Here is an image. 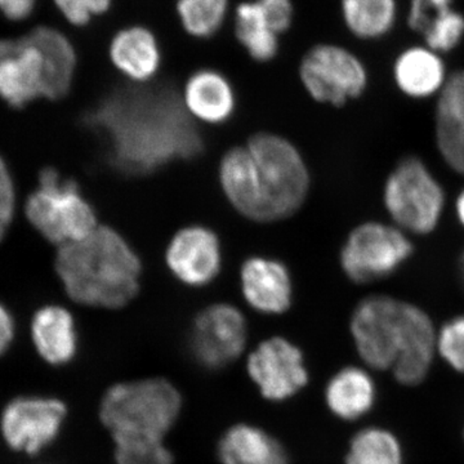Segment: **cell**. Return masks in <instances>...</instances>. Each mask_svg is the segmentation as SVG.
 I'll list each match as a JSON object with an SVG mask.
<instances>
[{"label": "cell", "mask_w": 464, "mask_h": 464, "mask_svg": "<svg viewBox=\"0 0 464 464\" xmlns=\"http://www.w3.org/2000/svg\"><path fill=\"white\" fill-rule=\"evenodd\" d=\"M84 124L102 137L110 164L125 174L151 173L203 149L199 130L168 87L111 92L85 114Z\"/></svg>", "instance_id": "6da1fadb"}, {"label": "cell", "mask_w": 464, "mask_h": 464, "mask_svg": "<svg viewBox=\"0 0 464 464\" xmlns=\"http://www.w3.org/2000/svg\"><path fill=\"white\" fill-rule=\"evenodd\" d=\"M436 332L426 308L390 293L364 295L350 316L351 338L362 362L392 372L406 386L420 383L431 371Z\"/></svg>", "instance_id": "7a4b0ae2"}, {"label": "cell", "mask_w": 464, "mask_h": 464, "mask_svg": "<svg viewBox=\"0 0 464 464\" xmlns=\"http://www.w3.org/2000/svg\"><path fill=\"white\" fill-rule=\"evenodd\" d=\"M54 268L66 295L88 307L121 308L140 290L141 262L121 235L97 226L83 239L58 246Z\"/></svg>", "instance_id": "3957f363"}, {"label": "cell", "mask_w": 464, "mask_h": 464, "mask_svg": "<svg viewBox=\"0 0 464 464\" xmlns=\"http://www.w3.org/2000/svg\"><path fill=\"white\" fill-rule=\"evenodd\" d=\"M76 63L74 45L53 27L0 39V99L16 109L39 99H63L72 90Z\"/></svg>", "instance_id": "277c9868"}, {"label": "cell", "mask_w": 464, "mask_h": 464, "mask_svg": "<svg viewBox=\"0 0 464 464\" xmlns=\"http://www.w3.org/2000/svg\"><path fill=\"white\" fill-rule=\"evenodd\" d=\"M183 396L163 377L118 382L103 392L99 406L101 423L114 436L166 439L179 423Z\"/></svg>", "instance_id": "5b68a950"}, {"label": "cell", "mask_w": 464, "mask_h": 464, "mask_svg": "<svg viewBox=\"0 0 464 464\" xmlns=\"http://www.w3.org/2000/svg\"><path fill=\"white\" fill-rule=\"evenodd\" d=\"M381 203L384 218L415 239L439 230L448 212L449 195L426 159L406 154L384 177Z\"/></svg>", "instance_id": "8992f818"}, {"label": "cell", "mask_w": 464, "mask_h": 464, "mask_svg": "<svg viewBox=\"0 0 464 464\" xmlns=\"http://www.w3.org/2000/svg\"><path fill=\"white\" fill-rule=\"evenodd\" d=\"M246 149L253 159L258 222L293 215L304 204L310 188V174L298 150L270 133L256 134Z\"/></svg>", "instance_id": "52a82bcc"}, {"label": "cell", "mask_w": 464, "mask_h": 464, "mask_svg": "<svg viewBox=\"0 0 464 464\" xmlns=\"http://www.w3.org/2000/svg\"><path fill=\"white\" fill-rule=\"evenodd\" d=\"M415 255V243L389 219H366L342 244V273L356 285H373L399 274Z\"/></svg>", "instance_id": "ba28073f"}, {"label": "cell", "mask_w": 464, "mask_h": 464, "mask_svg": "<svg viewBox=\"0 0 464 464\" xmlns=\"http://www.w3.org/2000/svg\"><path fill=\"white\" fill-rule=\"evenodd\" d=\"M25 216L45 240L57 246L83 239L99 226L78 183L54 168H44L39 174L38 186L26 199Z\"/></svg>", "instance_id": "9c48e42d"}, {"label": "cell", "mask_w": 464, "mask_h": 464, "mask_svg": "<svg viewBox=\"0 0 464 464\" xmlns=\"http://www.w3.org/2000/svg\"><path fill=\"white\" fill-rule=\"evenodd\" d=\"M299 78L316 102L334 108L362 99L371 83L364 61L332 43L314 45L306 52L299 65Z\"/></svg>", "instance_id": "30bf717a"}, {"label": "cell", "mask_w": 464, "mask_h": 464, "mask_svg": "<svg viewBox=\"0 0 464 464\" xmlns=\"http://www.w3.org/2000/svg\"><path fill=\"white\" fill-rule=\"evenodd\" d=\"M67 417L63 400L23 395L9 400L0 414V433L17 453L36 456L56 441Z\"/></svg>", "instance_id": "8fae6325"}, {"label": "cell", "mask_w": 464, "mask_h": 464, "mask_svg": "<svg viewBox=\"0 0 464 464\" xmlns=\"http://www.w3.org/2000/svg\"><path fill=\"white\" fill-rule=\"evenodd\" d=\"M246 369L261 398L274 404L295 399L310 383L304 351L283 337L262 341L249 353Z\"/></svg>", "instance_id": "7c38bea8"}, {"label": "cell", "mask_w": 464, "mask_h": 464, "mask_svg": "<svg viewBox=\"0 0 464 464\" xmlns=\"http://www.w3.org/2000/svg\"><path fill=\"white\" fill-rule=\"evenodd\" d=\"M248 341V325L239 308L227 304L204 308L188 333V351L206 371L217 372L237 362Z\"/></svg>", "instance_id": "4fadbf2b"}, {"label": "cell", "mask_w": 464, "mask_h": 464, "mask_svg": "<svg viewBox=\"0 0 464 464\" xmlns=\"http://www.w3.org/2000/svg\"><path fill=\"white\" fill-rule=\"evenodd\" d=\"M221 259L218 237L203 226L177 232L167 250L168 267L177 279L190 286L212 282L219 273Z\"/></svg>", "instance_id": "5bb4252c"}, {"label": "cell", "mask_w": 464, "mask_h": 464, "mask_svg": "<svg viewBox=\"0 0 464 464\" xmlns=\"http://www.w3.org/2000/svg\"><path fill=\"white\" fill-rule=\"evenodd\" d=\"M393 85L411 101L438 99L447 84L449 72L444 56L426 44L400 51L391 69Z\"/></svg>", "instance_id": "9a60e30c"}, {"label": "cell", "mask_w": 464, "mask_h": 464, "mask_svg": "<svg viewBox=\"0 0 464 464\" xmlns=\"http://www.w3.org/2000/svg\"><path fill=\"white\" fill-rule=\"evenodd\" d=\"M246 302L258 313L280 315L292 304V279L285 266L275 259L253 257L241 267Z\"/></svg>", "instance_id": "2e32d148"}, {"label": "cell", "mask_w": 464, "mask_h": 464, "mask_svg": "<svg viewBox=\"0 0 464 464\" xmlns=\"http://www.w3.org/2000/svg\"><path fill=\"white\" fill-rule=\"evenodd\" d=\"M219 464H290L288 449L264 427L231 424L217 442Z\"/></svg>", "instance_id": "e0dca14e"}, {"label": "cell", "mask_w": 464, "mask_h": 464, "mask_svg": "<svg viewBox=\"0 0 464 464\" xmlns=\"http://www.w3.org/2000/svg\"><path fill=\"white\" fill-rule=\"evenodd\" d=\"M30 334L36 353L52 366H63L78 353V331L74 316L58 304L43 306L34 314Z\"/></svg>", "instance_id": "ac0fdd59"}, {"label": "cell", "mask_w": 464, "mask_h": 464, "mask_svg": "<svg viewBox=\"0 0 464 464\" xmlns=\"http://www.w3.org/2000/svg\"><path fill=\"white\" fill-rule=\"evenodd\" d=\"M109 57L116 70L136 83L151 81L161 66L157 35L142 25L119 30L110 42Z\"/></svg>", "instance_id": "d6986e66"}, {"label": "cell", "mask_w": 464, "mask_h": 464, "mask_svg": "<svg viewBox=\"0 0 464 464\" xmlns=\"http://www.w3.org/2000/svg\"><path fill=\"white\" fill-rule=\"evenodd\" d=\"M377 398L373 377L364 368L350 365L332 375L324 390L326 408L338 420L353 422L372 411Z\"/></svg>", "instance_id": "ffe728a7"}, {"label": "cell", "mask_w": 464, "mask_h": 464, "mask_svg": "<svg viewBox=\"0 0 464 464\" xmlns=\"http://www.w3.org/2000/svg\"><path fill=\"white\" fill-rule=\"evenodd\" d=\"M183 103L192 115L210 124H221L234 114L237 97L222 72L201 69L188 78L183 91Z\"/></svg>", "instance_id": "44dd1931"}, {"label": "cell", "mask_w": 464, "mask_h": 464, "mask_svg": "<svg viewBox=\"0 0 464 464\" xmlns=\"http://www.w3.org/2000/svg\"><path fill=\"white\" fill-rule=\"evenodd\" d=\"M340 5L344 26L360 41L386 38L398 23V0H341Z\"/></svg>", "instance_id": "7402d4cb"}, {"label": "cell", "mask_w": 464, "mask_h": 464, "mask_svg": "<svg viewBox=\"0 0 464 464\" xmlns=\"http://www.w3.org/2000/svg\"><path fill=\"white\" fill-rule=\"evenodd\" d=\"M235 36L246 53L257 63H270L279 53V35L271 27L257 0L237 5Z\"/></svg>", "instance_id": "603a6c76"}, {"label": "cell", "mask_w": 464, "mask_h": 464, "mask_svg": "<svg viewBox=\"0 0 464 464\" xmlns=\"http://www.w3.org/2000/svg\"><path fill=\"white\" fill-rule=\"evenodd\" d=\"M344 463L402 464L401 445L393 433L369 427L351 439Z\"/></svg>", "instance_id": "cb8c5ba5"}, {"label": "cell", "mask_w": 464, "mask_h": 464, "mask_svg": "<svg viewBox=\"0 0 464 464\" xmlns=\"http://www.w3.org/2000/svg\"><path fill=\"white\" fill-rule=\"evenodd\" d=\"M230 0H177L179 23L195 39H210L224 26Z\"/></svg>", "instance_id": "d4e9b609"}, {"label": "cell", "mask_w": 464, "mask_h": 464, "mask_svg": "<svg viewBox=\"0 0 464 464\" xmlns=\"http://www.w3.org/2000/svg\"><path fill=\"white\" fill-rule=\"evenodd\" d=\"M433 146L440 160L464 179V121L433 115Z\"/></svg>", "instance_id": "484cf974"}, {"label": "cell", "mask_w": 464, "mask_h": 464, "mask_svg": "<svg viewBox=\"0 0 464 464\" xmlns=\"http://www.w3.org/2000/svg\"><path fill=\"white\" fill-rule=\"evenodd\" d=\"M116 464H174L173 451L166 439L149 436H114Z\"/></svg>", "instance_id": "4316f807"}, {"label": "cell", "mask_w": 464, "mask_h": 464, "mask_svg": "<svg viewBox=\"0 0 464 464\" xmlns=\"http://www.w3.org/2000/svg\"><path fill=\"white\" fill-rule=\"evenodd\" d=\"M423 44L440 54L450 53L457 50L464 41V14L456 7L436 21L426 33L420 36Z\"/></svg>", "instance_id": "83f0119b"}, {"label": "cell", "mask_w": 464, "mask_h": 464, "mask_svg": "<svg viewBox=\"0 0 464 464\" xmlns=\"http://www.w3.org/2000/svg\"><path fill=\"white\" fill-rule=\"evenodd\" d=\"M436 355L464 374V313L445 320L436 332Z\"/></svg>", "instance_id": "f1b7e54d"}, {"label": "cell", "mask_w": 464, "mask_h": 464, "mask_svg": "<svg viewBox=\"0 0 464 464\" xmlns=\"http://www.w3.org/2000/svg\"><path fill=\"white\" fill-rule=\"evenodd\" d=\"M454 8V0H409L406 24L422 36L442 14Z\"/></svg>", "instance_id": "f546056e"}, {"label": "cell", "mask_w": 464, "mask_h": 464, "mask_svg": "<svg viewBox=\"0 0 464 464\" xmlns=\"http://www.w3.org/2000/svg\"><path fill=\"white\" fill-rule=\"evenodd\" d=\"M60 14L72 25L83 27L94 17L108 14L112 0H53Z\"/></svg>", "instance_id": "4dcf8cb0"}, {"label": "cell", "mask_w": 464, "mask_h": 464, "mask_svg": "<svg viewBox=\"0 0 464 464\" xmlns=\"http://www.w3.org/2000/svg\"><path fill=\"white\" fill-rule=\"evenodd\" d=\"M464 121V67L450 72L447 84L436 99L435 114Z\"/></svg>", "instance_id": "1f68e13d"}, {"label": "cell", "mask_w": 464, "mask_h": 464, "mask_svg": "<svg viewBox=\"0 0 464 464\" xmlns=\"http://www.w3.org/2000/svg\"><path fill=\"white\" fill-rule=\"evenodd\" d=\"M16 213V188L14 177L0 155V241L5 239Z\"/></svg>", "instance_id": "d6a6232c"}, {"label": "cell", "mask_w": 464, "mask_h": 464, "mask_svg": "<svg viewBox=\"0 0 464 464\" xmlns=\"http://www.w3.org/2000/svg\"><path fill=\"white\" fill-rule=\"evenodd\" d=\"M265 16L277 35L288 32L295 20V5L292 0H257Z\"/></svg>", "instance_id": "836d02e7"}, {"label": "cell", "mask_w": 464, "mask_h": 464, "mask_svg": "<svg viewBox=\"0 0 464 464\" xmlns=\"http://www.w3.org/2000/svg\"><path fill=\"white\" fill-rule=\"evenodd\" d=\"M36 0H0V12L8 20L23 21L33 14Z\"/></svg>", "instance_id": "e575fe53"}, {"label": "cell", "mask_w": 464, "mask_h": 464, "mask_svg": "<svg viewBox=\"0 0 464 464\" xmlns=\"http://www.w3.org/2000/svg\"><path fill=\"white\" fill-rule=\"evenodd\" d=\"M16 334L14 316L9 313L8 308L0 304V357L8 353L14 343Z\"/></svg>", "instance_id": "d590c367"}, {"label": "cell", "mask_w": 464, "mask_h": 464, "mask_svg": "<svg viewBox=\"0 0 464 464\" xmlns=\"http://www.w3.org/2000/svg\"><path fill=\"white\" fill-rule=\"evenodd\" d=\"M451 210L457 225L464 232V185L457 191L456 197L451 201Z\"/></svg>", "instance_id": "8d00e7d4"}, {"label": "cell", "mask_w": 464, "mask_h": 464, "mask_svg": "<svg viewBox=\"0 0 464 464\" xmlns=\"http://www.w3.org/2000/svg\"><path fill=\"white\" fill-rule=\"evenodd\" d=\"M456 266L458 280H459L460 286H462L464 292V248L458 255Z\"/></svg>", "instance_id": "74e56055"}]
</instances>
